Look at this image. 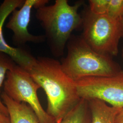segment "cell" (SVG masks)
<instances>
[{
	"label": "cell",
	"instance_id": "obj_5",
	"mask_svg": "<svg viewBox=\"0 0 123 123\" xmlns=\"http://www.w3.org/2000/svg\"><path fill=\"white\" fill-rule=\"evenodd\" d=\"M3 86V92L12 99L30 106L41 123H56L40 102L37 91L41 87L25 69L16 65L7 72Z\"/></svg>",
	"mask_w": 123,
	"mask_h": 123
},
{
	"label": "cell",
	"instance_id": "obj_14",
	"mask_svg": "<svg viewBox=\"0 0 123 123\" xmlns=\"http://www.w3.org/2000/svg\"><path fill=\"white\" fill-rule=\"evenodd\" d=\"M89 10L96 15H106L109 4V0H89Z\"/></svg>",
	"mask_w": 123,
	"mask_h": 123
},
{
	"label": "cell",
	"instance_id": "obj_2",
	"mask_svg": "<svg viewBox=\"0 0 123 123\" xmlns=\"http://www.w3.org/2000/svg\"><path fill=\"white\" fill-rule=\"evenodd\" d=\"M82 1L74 5L67 0H56L52 5L36 9V18L45 31L51 52L55 57L62 56L73 31L82 25V18L78 11Z\"/></svg>",
	"mask_w": 123,
	"mask_h": 123
},
{
	"label": "cell",
	"instance_id": "obj_13",
	"mask_svg": "<svg viewBox=\"0 0 123 123\" xmlns=\"http://www.w3.org/2000/svg\"><path fill=\"white\" fill-rule=\"evenodd\" d=\"M106 15L120 20L123 16V0H109Z\"/></svg>",
	"mask_w": 123,
	"mask_h": 123
},
{
	"label": "cell",
	"instance_id": "obj_9",
	"mask_svg": "<svg viewBox=\"0 0 123 123\" xmlns=\"http://www.w3.org/2000/svg\"><path fill=\"white\" fill-rule=\"evenodd\" d=\"M0 97L8 110L11 123H41L34 111L26 103L14 101L4 92Z\"/></svg>",
	"mask_w": 123,
	"mask_h": 123
},
{
	"label": "cell",
	"instance_id": "obj_8",
	"mask_svg": "<svg viewBox=\"0 0 123 123\" xmlns=\"http://www.w3.org/2000/svg\"><path fill=\"white\" fill-rule=\"evenodd\" d=\"M24 2V0H5L0 5V52L8 55L17 65L27 71L36 57L26 49L10 46L5 39L3 32L7 18L14 10L21 7Z\"/></svg>",
	"mask_w": 123,
	"mask_h": 123
},
{
	"label": "cell",
	"instance_id": "obj_1",
	"mask_svg": "<svg viewBox=\"0 0 123 123\" xmlns=\"http://www.w3.org/2000/svg\"><path fill=\"white\" fill-rule=\"evenodd\" d=\"M42 88L47 98V113L59 123L81 99L75 82L64 72L60 62L53 58H36L27 71Z\"/></svg>",
	"mask_w": 123,
	"mask_h": 123
},
{
	"label": "cell",
	"instance_id": "obj_15",
	"mask_svg": "<svg viewBox=\"0 0 123 123\" xmlns=\"http://www.w3.org/2000/svg\"><path fill=\"white\" fill-rule=\"evenodd\" d=\"M0 123H11L9 116L0 111Z\"/></svg>",
	"mask_w": 123,
	"mask_h": 123
},
{
	"label": "cell",
	"instance_id": "obj_10",
	"mask_svg": "<svg viewBox=\"0 0 123 123\" xmlns=\"http://www.w3.org/2000/svg\"><path fill=\"white\" fill-rule=\"evenodd\" d=\"M87 101L91 114L90 123H115L116 115L121 108L108 105L98 99Z\"/></svg>",
	"mask_w": 123,
	"mask_h": 123
},
{
	"label": "cell",
	"instance_id": "obj_12",
	"mask_svg": "<svg viewBox=\"0 0 123 123\" xmlns=\"http://www.w3.org/2000/svg\"><path fill=\"white\" fill-rule=\"evenodd\" d=\"M16 65L17 64L10 56L6 53L0 52V88L2 84H4L7 72ZM0 111L6 115L9 116L7 109L0 98Z\"/></svg>",
	"mask_w": 123,
	"mask_h": 123
},
{
	"label": "cell",
	"instance_id": "obj_4",
	"mask_svg": "<svg viewBox=\"0 0 123 123\" xmlns=\"http://www.w3.org/2000/svg\"><path fill=\"white\" fill-rule=\"evenodd\" d=\"M83 33L85 42L97 53L113 57L119 53L121 37L119 20L106 15H96L88 8L82 17Z\"/></svg>",
	"mask_w": 123,
	"mask_h": 123
},
{
	"label": "cell",
	"instance_id": "obj_7",
	"mask_svg": "<svg viewBox=\"0 0 123 123\" xmlns=\"http://www.w3.org/2000/svg\"><path fill=\"white\" fill-rule=\"evenodd\" d=\"M48 0H25L22 6L13 11L6 26L13 33L12 41L18 48H22L27 43H41L44 42V35H35L28 29L30 21L31 11L49 3Z\"/></svg>",
	"mask_w": 123,
	"mask_h": 123
},
{
	"label": "cell",
	"instance_id": "obj_3",
	"mask_svg": "<svg viewBox=\"0 0 123 123\" xmlns=\"http://www.w3.org/2000/svg\"><path fill=\"white\" fill-rule=\"evenodd\" d=\"M67 54L60 62L64 72L74 81L89 77L110 76L122 69L113 57L93 50L81 35L72 36L67 45Z\"/></svg>",
	"mask_w": 123,
	"mask_h": 123
},
{
	"label": "cell",
	"instance_id": "obj_6",
	"mask_svg": "<svg viewBox=\"0 0 123 123\" xmlns=\"http://www.w3.org/2000/svg\"><path fill=\"white\" fill-rule=\"evenodd\" d=\"M78 94L86 100L98 99L123 108V70L110 76L89 77L75 81Z\"/></svg>",
	"mask_w": 123,
	"mask_h": 123
},
{
	"label": "cell",
	"instance_id": "obj_17",
	"mask_svg": "<svg viewBox=\"0 0 123 123\" xmlns=\"http://www.w3.org/2000/svg\"><path fill=\"white\" fill-rule=\"evenodd\" d=\"M119 24L121 37L123 38V16L119 20Z\"/></svg>",
	"mask_w": 123,
	"mask_h": 123
},
{
	"label": "cell",
	"instance_id": "obj_18",
	"mask_svg": "<svg viewBox=\"0 0 123 123\" xmlns=\"http://www.w3.org/2000/svg\"><path fill=\"white\" fill-rule=\"evenodd\" d=\"M121 57H122V62H123V49H122V53H121Z\"/></svg>",
	"mask_w": 123,
	"mask_h": 123
},
{
	"label": "cell",
	"instance_id": "obj_11",
	"mask_svg": "<svg viewBox=\"0 0 123 123\" xmlns=\"http://www.w3.org/2000/svg\"><path fill=\"white\" fill-rule=\"evenodd\" d=\"M90 122L91 114L88 101L81 98L59 123H90Z\"/></svg>",
	"mask_w": 123,
	"mask_h": 123
},
{
	"label": "cell",
	"instance_id": "obj_16",
	"mask_svg": "<svg viewBox=\"0 0 123 123\" xmlns=\"http://www.w3.org/2000/svg\"><path fill=\"white\" fill-rule=\"evenodd\" d=\"M115 123H123V108L121 109L117 114L115 118Z\"/></svg>",
	"mask_w": 123,
	"mask_h": 123
}]
</instances>
